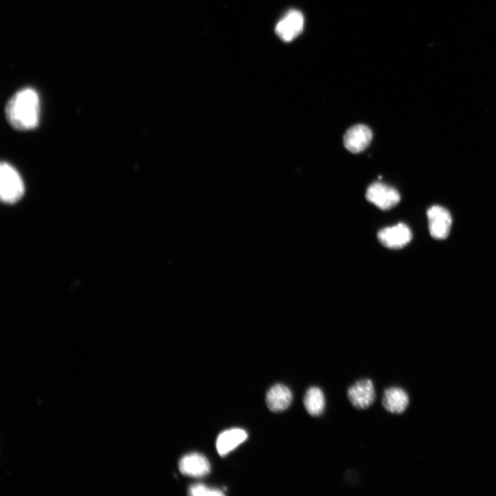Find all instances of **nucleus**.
I'll use <instances>...</instances> for the list:
<instances>
[{
  "instance_id": "nucleus-9",
  "label": "nucleus",
  "mask_w": 496,
  "mask_h": 496,
  "mask_svg": "<svg viewBox=\"0 0 496 496\" xmlns=\"http://www.w3.org/2000/svg\"><path fill=\"white\" fill-rule=\"evenodd\" d=\"M178 468L183 475L202 477L210 472V464L208 459L198 453H192L183 456L179 461Z\"/></svg>"
},
{
  "instance_id": "nucleus-1",
  "label": "nucleus",
  "mask_w": 496,
  "mask_h": 496,
  "mask_svg": "<svg viewBox=\"0 0 496 496\" xmlns=\"http://www.w3.org/2000/svg\"><path fill=\"white\" fill-rule=\"evenodd\" d=\"M39 97L32 88L26 87L16 92L8 101L6 116L15 129L28 130L36 127L39 119Z\"/></svg>"
},
{
  "instance_id": "nucleus-4",
  "label": "nucleus",
  "mask_w": 496,
  "mask_h": 496,
  "mask_svg": "<svg viewBox=\"0 0 496 496\" xmlns=\"http://www.w3.org/2000/svg\"><path fill=\"white\" fill-rule=\"evenodd\" d=\"M428 229L431 236L439 240L448 237L452 218L449 211L440 205H433L427 210Z\"/></svg>"
},
{
  "instance_id": "nucleus-12",
  "label": "nucleus",
  "mask_w": 496,
  "mask_h": 496,
  "mask_svg": "<svg viewBox=\"0 0 496 496\" xmlns=\"http://www.w3.org/2000/svg\"><path fill=\"white\" fill-rule=\"evenodd\" d=\"M248 435L247 432L238 428L223 431L216 440V448L221 456H225L245 442Z\"/></svg>"
},
{
  "instance_id": "nucleus-14",
  "label": "nucleus",
  "mask_w": 496,
  "mask_h": 496,
  "mask_svg": "<svg viewBox=\"0 0 496 496\" xmlns=\"http://www.w3.org/2000/svg\"><path fill=\"white\" fill-rule=\"evenodd\" d=\"M189 495L192 496H205V495H213V496H222L225 494L221 490L217 488H212L207 487L206 486L200 484L192 485L189 488Z\"/></svg>"
},
{
  "instance_id": "nucleus-7",
  "label": "nucleus",
  "mask_w": 496,
  "mask_h": 496,
  "mask_svg": "<svg viewBox=\"0 0 496 496\" xmlns=\"http://www.w3.org/2000/svg\"><path fill=\"white\" fill-rule=\"evenodd\" d=\"M304 17L296 10L289 11L276 24V33L284 41L289 42L302 31Z\"/></svg>"
},
{
  "instance_id": "nucleus-13",
  "label": "nucleus",
  "mask_w": 496,
  "mask_h": 496,
  "mask_svg": "<svg viewBox=\"0 0 496 496\" xmlns=\"http://www.w3.org/2000/svg\"><path fill=\"white\" fill-rule=\"evenodd\" d=\"M303 404L311 416H320L325 409V397L321 389L318 386L309 387L304 394Z\"/></svg>"
},
{
  "instance_id": "nucleus-11",
  "label": "nucleus",
  "mask_w": 496,
  "mask_h": 496,
  "mask_svg": "<svg viewBox=\"0 0 496 496\" xmlns=\"http://www.w3.org/2000/svg\"><path fill=\"white\" fill-rule=\"evenodd\" d=\"M409 402L408 394L402 388L393 386L386 389L382 397V406L391 413L401 414L407 408Z\"/></svg>"
},
{
  "instance_id": "nucleus-8",
  "label": "nucleus",
  "mask_w": 496,
  "mask_h": 496,
  "mask_svg": "<svg viewBox=\"0 0 496 496\" xmlns=\"http://www.w3.org/2000/svg\"><path fill=\"white\" fill-rule=\"evenodd\" d=\"M372 136V132L369 127L358 124L351 127L344 134V145L349 152L359 153L369 145Z\"/></svg>"
},
{
  "instance_id": "nucleus-5",
  "label": "nucleus",
  "mask_w": 496,
  "mask_h": 496,
  "mask_svg": "<svg viewBox=\"0 0 496 496\" xmlns=\"http://www.w3.org/2000/svg\"><path fill=\"white\" fill-rule=\"evenodd\" d=\"M347 397L352 406L358 410L369 408L375 400L373 382L369 379L355 382L347 389Z\"/></svg>"
},
{
  "instance_id": "nucleus-3",
  "label": "nucleus",
  "mask_w": 496,
  "mask_h": 496,
  "mask_svg": "<svg viewBox=\"0 0 496 496\" xmlns=\"http://www.w3.org/2000/svg\"><path fill=\"white\" fill-rule=\"evenodd\" d=\"M366 198L382 210L395 207L400 200L397 189L381 182L370 185L366 192Z\"/></svg>"
},
{
  "instance_id": "nucleus-6",
  "label": "nucleus",
  "mask_w": 496,
  "mask_h": 496,
  "mask_svg": "<svg viewBox=\"0 0 496 496\" xmlns=\"http://www.w3.org/2000/svg\"><path fill=\"white\" fill-rule=\"evenodd\" d=\"M380 242L390 249H399L406 246L412 239L409 227L404 223L382 229L378 234Z\"/></svg>"
},
{
  "instance_id": "nucleus-2",
  "label": "nucleus",
  "mask_w": 496,
  "mask_h": 496,
  "mask_svg": "<svg viewBox=\"0 0 496 496\" xmlns=\"http://www.w3.org/2000/svg\"><path fill=\"white\" fill-rule=\"evenodd\" d=\"M24 193V185L18 172L9 163L2 162L0 166V195L6 203L18 201Z\"/></svg>"
},
{
  "instance_id": "nucleus-10",
  "label": "nucleus",
  "mask_w": 496,
  "mask_h": 496,
  "mask_svg": "<svg viewBox=\"0 0 496 496\" xmlns=\"http://www.w3.org/2000/svg\"><path fill=\"white\" fill-rule=\"evenodd\" d=\"M293 394L290 389L285 384H276L272 386L267 393L266 403L270 411L274 413L282 412L291 404Z\"/></svg>"
}]
</instances>
